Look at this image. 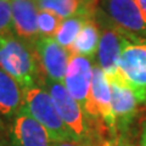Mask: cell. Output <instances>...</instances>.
Segmentation results:
<instances>
[{"mask_svg":"<svg viewBox=\"0 0 146 146\" xmlns=\"http://www.w3.org/2000/svg\"><path fill=\"white\" fill-rule=\"evenodd\" d=\"M0 67L17 82L23 93L42 84L43 76L33 46L11 32L0 34Z\"/></svg>","mask_w":146,"mask_h":146,"instance_id":"1","label":"cell"},{"mask_svg":"<svg viewBox=\"0 0 146 146\" xmlns=\"http://www.w3.org/2000/svg\"><path fill=\"white\" fill-rule=\"evenodd\" d=\"M22 107H25L27 112L45 128L51 143L77 140L76 135L58 115L49 91L43 86H34L25 91Z\"/></svg>","mask_w":146,"mask_h":146,"instance_id":"2","label":"cell"},{"mask_svg":"<svg viewBox=\"0 0 146 146\" xmlns=\"http://www.w3.org/2000/svg\"><path fill=\"white\" fill-rule=\"evenodd\" d=\"M40 86L48 88L58 115L65 124L70 128V130L76 135L77 140L83 143H94L93 130L86 115L76 99L72 98V95L67 91L66 86L62 85V83L46 78H43Z\"/></svg>","mask_w":146,"mask_h":146,"instance_id":"3","label":"cell"},{"mask_svg":"<svg viewBox=\"0 0 146 146\" xmlns=\"http://www.w3.org/2000/svg\"><path fill=\"white\" fill-rule=\"evenodd\" d=\"M117 74L146 105V40L129 36L122 50Z\"/></svg>","mask_w":146,"mask_h":146,"instance_id":"4","label":"cell"},{"mask_svg":"<svg viewBox=\"0 0 146 146\" xmlns=\"http://www.w3.org/2000/svg\"><path fill=\"white\" fill-rule=\"evenodd\" d=\"M95 21L100 31V42L96 54L98 63L108 78L117 74L122 50L130 35L117 28L99 9L95 13Z\"/></svg>","mask_w":146,"mask_h":146,"instance_id":"5","label":"cell"},{"mask_svg":"<svg viewBox=\"0 0 146 146\" xmlns=\"http://www.w3.org/2000/svg\"><path fill=\"white\" fill-rule=\"evenodd\" d=\"M98 9L125 34L146 40V13L135 0H101Z\"/></svg>","mask_w":146,"mask_h":146,"instance_id":"6","label":"cell"},{"mask_svg":"<svg viewBox=\"0 0 146 146\" xmlns=\"http://www.w3.org/2000/svg\"><path fill=\"white\" fill-rule=\"evenodd\" d=\"M43 78L58 83L65 82L72 54L52 38H39L33 45Z\"/></svg>","mask_w":146,"mask_h":146,"instance_id":"7","label":"cell"},{"mask_svg":"<svg viewBox=\"0 0 146 146\" xmlns=\"http://www.w3.org/2000/svg\"><path fill=\"white\" fill-rule=\"evenodd\" d=\"M91 77V61L79 55H72L65 77V86L72 98H74L76 101L80 105L85 115H88L90 110Z\"/></svg>","mask_w":146,"mask_h":146,"instance_id":"8","label":"cell"},{"mask_svg":"<svg viewBox=\"0 0 146 146\" xmlns=\"http://www.w3.org/2000/svg\"><path fill=\"white\" fill-rule=\"evenodd\" d=\"M112 98V113L116 130H125L131 124L138 111V99L129 86L116 74L107 78Z\"/></svg>","mask_w":146,"mask_h":146,"instance_id":"9","label":"cell"},{"mask_svg":"<svg viewBox=\"0 0 146 146\" xmlns=\"http://www.w3.org/2000/svg\"><path fill=\"white\" fill-rule=\"evenodd\" d=\"M12 31L18 39L31 46L40 38L38 29L39 6L36 0H12Z\"/></svg>","mask_w":146,"mask_h":146,"instance_id":"10","label":"cell"},{"mask_svg":"<svg viewBox=\"0 0 146 146\" xmlns=\"http://www.w3.org/2000/svg\"><path fill=\"white\" fill-rule=\"evenodd\" d=\"M11 145L51 146V140L45 128L35 121L25 107H21L13 117L11 125Z\"/></svg>","mask_w":146,"mask_h":146,"instance_id":"11","label":"cell"},{"mask_svg":"<svg viewBox=\"0 0 146 146\" xmlns=\"http://www.w3.org/2000/svg\"><path fill=\"white\" fill-rule=\"evenodd\" d=\"M23 105V91L18 83L0 67V117L10 118Z\"/></svg>","mask_w":146,"mask_h":146,"instance_id":"12","label":"cell"},{"mask_svg":"<svg viewBox=\"0 0 146 146\" xmlns=\"http://www.w3.org/2000/svg\"><path fill=\"white\" fill-rule=\"evenodd\" d=\"M100 42V31L95 18H90L84 23L83 28L79 32L74 44L71 48L72 55H79L89 60H94L98 54Z\"/></svg>","mask_w":146,"mask_h":146,"instance_id":"13","label":"cell"},{"mask_svg":"<svg viewBox=\"0 0 146 146\" xmlns=\"http://www.w3.org/2000/svg\"><path fill=\"white\" fill-rule=\"evenodd\" d=\"M88 20H90V18L84 15H79V13H76V15L68 18H63L60 25V28H58L56 35H55L56 42L65 49L71 50L79 32L82 31L84 23Z\"/></svg>","mask_w":146,"mask_h":146,"instance_id":"14","label":"cell"},{"mask_svg":"<svg viewBox=\"0 0 146 146\" xmlns=\"http://www.w3.org/2000/svg\"><path fill=\"white\" fill-rule=\"evenodd\" d=\"M40 10L55 12L61 18H68L76 15L79 9V0H36Z\"/></svg>","mask_w":146,"mask_h":146,"instance_id":"15","label":"cell"},{"mask_svg":"<svg viewBox=\"0 0 146 146\" xmlns=\"http://www.w3.org/2000/svg\"><path fill=\"white\" fill-rule=\"evenodd\" d=\"M63 18L49 10H40L38 15V29L40 38H51L56 35Z\"/></svg>","mask_w":146,"mask_h":146,"instance_id":"16","label":"cell"},{"mask_svg":"<svg viewBox=\"0 0 146 146\" xmlns=\"http://www.w3.org/2000/svg\"><path fill=\"white\" fill-rule=\"evenodd\" d=\"M12 28L11 4L0 0V34L9 33Z\"/></svg>","mask_w":146,"mask_h":146,"instance_id":"17","label":"cell"},{"mask_svg":"<svg viewBox=\"0 0 146 146\" xmlns=\"http://www.w3.org/2000/svg\"><path fill=\"white\" fill-rule=\"evenodd\" d=\"M51 146H108V145H101V144H95V143H83V141H55L51 143Z\"/></svg>","mask_w":146,"mask_h":146,"instance_id":"18","label":"cell"},{"mask_svg":"<svg viewBox=\"0 0 146 146\" xmlns=\"http://www.w3.org/2000/svg\"><path fill=\"white\" fill-rule=\"evenodd\" d=\"M139 146H146V121L143 123V128H141Z\"/></svg>","mask_w":146,"mask_h":146,"instance_id":"19","label":"cell"},{"mask_svg":"<svg viewBox=\"0 0 146 146\" xmlns=\"http://www.w3.org/2000/svg\"><path fill=\"white\" fill-rule=\"evenodd\" d=\"M138 3V5L140 6V9L146 13V0H135Z\"/></svg>","mask_w":146,"mask_h":146,"instance_id":"20","label":"cell"},{"mask_svg":"<svg viewBox=\"0 0 146 146\" xmlns=\"http://www.w3.org/2000/svg\"><path fill=\"white\" fill-rule=\"evenodd\" d=\"M1 129H3V123L0 121V135H1Z\"/></svg>","mask_w":146,"mask_h":146,"instance_id":"21","label":"cell"},{"mask_svg":"<svg viewBox=\"0 0 146 146\" xmlns=\"http://www.w3.org/2000/svg\"><path fill=\"white\" fill-rule=\"evenodd\" d=\"M0 146H12V145H11V143H10V144H9V145H5V144H3V143H0Z\"/></svg>","mask_w":146,"mask_h":146,"instance_id":"22","label":"cell"},{"mask_svg":"<svg viewBox=\"0 0 146 146\" xmlns=\"http://www.w3.org/2000/svg\"><path fill=\"white\" fill-rule=\"evenodd\" d=\"M3 1H7L9 3V1H12V0H3Z\"/></svg>","mask_w":146,"mask_h":146,"instance_id":"23","label":"cell"}]
</instances>
